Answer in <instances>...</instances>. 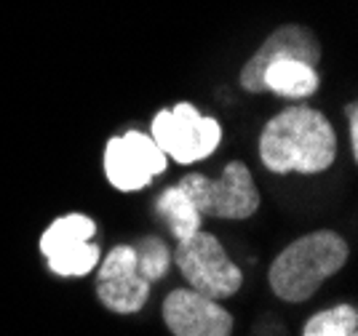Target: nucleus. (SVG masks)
Returning <instances> with one entry per match:
<instances>
[{
	"label": "nucleus",
	"instance_id": "obj_10",
	"mask_svg": "<svg viewBox=\"0 0 358 336\" xmlns=\"http://www.w3.org/2000/svg\"><path fill=\"white\" fill-rule=\"evenodd\" d=\"M302 59L308 64L318 67L321 61V43L313 32L302 24H284L275 32H270L265 43L254 51L249 61L241 70V88L249 94H262V73L273 59Z\"/></svg>",
	"mask_w": 358,
	"mask_h": 336
},
{
	"label": "nucleus",
	"instance_id": "obj_4",
	"mask_svg": "<svg viewBox=\"0 0 358 336\" xmlns=\"http://www.w3.org/2000/svg\"><path fill=\"white\" fill-rule=\"evenodd\" d=\"M179 187L187 192L201 217L211 219H249L259 211V190L249 166L241 161L227 163L220 179L203 174H185Z\"/></svg>",
	"mask_w": 358,
	"mask_h": 336
},
{
	"label": "nucleus",
	"instance_id": "obj_7",
	"mask_svg": "<svg viewBox=\"0 0 358 336\" xmlns=\"http://www.w3.org/2000/svg\"><path fill=\"white\" fill-rule=\"evenodd\" d=\"M169 158L145 131H126L107 139L105 176L120 192H136L148 187L158 174H164Z\"/></svg>",
	"mask_w": 358,
	"mask_h": 336
},
{
	"label": "nucleus",
	"instance_id": "obj_15",
	"mask_svg": "<svg viewBox=\"0 0 358 336\" xmlns=\"http://www.w3.org/2000/svg\"><path fill=\"white\" fill-rule=\"evenodd\" d=\"M345 115H348V131H350V149H353V158H358V110L356 102H350L345 107Z\"/></svg>",
	"mask_w": 358,
	"mask_h": 336
},
{
	"label": "nucleus",
	"instance_id": "obj_11",
	"mask_svg": "<svg viewBox=\"0 0 358 336\" xmlns=\"http://www.w3.org/2000/svg\"><path fill=\"white\" fill-rule=\"evenodd\" d=\"M321 86V75L313 64L302 59H273L262 73V91L284 99H308Z\"/></svg>",
	"mask_w": 358,
	"mask_h": 336
},
{
	"label": "nucleus",
	"instance_id": "obj_8",
	"mask_svg": "<svg viewBox=\"0 0 358 336\" xmlns=\"http://www.w3.org/2000/svg\"><path fill=\"white\" fill-rule=\"evenodd\" d=\"M96 272V296L102 307L118 315H134L148 305L150 283L136 270L134 246L120 243L99 259Z\"/></svg>",
	"mask_w": 358,
	"mask_h": 336
},
{
	"label": "nucleus",
	"instance_id": "obj_5",
	"mask_svg": "<svg viewBox=\"0 0 358 336\" xmlns=\"http://www.w3.org/2000/svg\"><path fill=\"white\" fill-rule=\"evenodd\" d=\"M150 136L166 158H171L179 166H190L206 161L220 147L222 126L217 117L201 115L193 104L179 102L177 107H166L152 117Z\"/></svg>",
	"mask_w": 358,
	"mask_h": 336
},
{
	"label": "nucleus",
	"instance_id": "obj_13",
	"mask_svg": "<svg viewBox=\"0 0 358 336\" xmlns=\"http://www.w3.org/2000/svg\"><path fill=\"white\" fill-rule=\"evenodd\" d=\"M302 336H358V309L345 302L321 309L305 323Z\"/></svg>",
	"mask_w": 358,
	"mask_h": 336
},
{
	"label": "nucleus",
	"instance_id": "obj_14",
	"mask_svg": "<svg viewBox=\"0 0 358 336\" xmlns=\"http://www.w3.org/2000/svg\"><path fill=\"white\" fill-rule=\"evenodd\" d=\"M136 251V270H139V275L152 283V280H161L169 272V267H171V251L166 246L161 238H142L139 243L134 246Z\"/></svg>",
	"mask_w": 358,
	"mask_h": 336
},
{
	"label": "nucleus",
	"instance_id": "obj_9",
	"mask_svg": "<svg viewBox=\"0 0 358 336\" xmlns=\"http://www.w3.org/2000/svg\"><path fill=\"white\" fill-rule=\"evenodd\" d=\"M164 323L171 336H230L233 315L193 288H174L164 302Z\"/></svg>",
	"mask_w": 358,
	"mask_h": 336
},
{
	"label": "nucleus",
	"instance_id": "obj_3",
	"mask_svg": "<svg viewBox=\"0 0 358 336\" xmlns=\"http://www.w3.org/2000/svg\"><path fill=\"white\" fill-rule=\"evenodd\" d=\"M171 259L187 280V288L209 296L214 302H222L227 296H236L243 286V272L230 256L220 238L214 233L198 230L193 238L179 240Z\"/></svg>",
	"mask_w": 358,
	"mask_h": 336
},
{
	"label": "nucleus",
	"instance_id": "obj_2",
	"mask_svg": "<svg viewBox=\"0 0 358 336\" xmlns=\"http://www.w3.org/2000/svg\"><path fill=\"white\" fill-rule=\"evenodd\" d=\"M350 256L348 240L334 230H315L292 240L268 270L270 291L281 302H308Z\"/></svg>",
	"mask_w": 358,
	"mask_h": 336
},
{
	"label": "nucleus",
	"instance_id": "obj_12",
	"mask_svg": "<svg viewBox=\"0 0 358 336\" xmlns=\"http://www.w3.org/2000/svg\"><path fill=\"white\" fill-rule=\"evenodd\" d=\"M155 208H158V214L166 219V224L171 227V233L174 238L179 240H187V238H193L198 230H201V221L203 217L198 214V208L193 205V200L187 198V192L182 190L179 184L174 187H169L158 195V200H155Z\"/></svg>",
	"mask_w": 358,
	"mask_h": 336
},
{
	"label": "nucleus",
	"instance_id": "obj_1",
	"mask_svg": "<svg viewBox=\"0 0 358 336\" xmlns=\"http://www.w3.org/2000/svg\"><path fill=\"white\" fill-rule=\"evenodd\" d=\"M337 158L329 117L308 104L286 107L259 133V161L273 174H324Z\"/></svg>",
	"mask_w": 358,
	"mask_h": 336
},
{
	"label": "nucleus",
	"instance_id": "obj_6",
	"mask_svg": "<svg viewBox=\"0 0 358 336\" xmlns=\"http://www.w3.org/2000/svg\"><path fill=\"white\" fill-rule=\"evenodd\" d=\"M96 235V221L86 214H64L54 219L41 235V254L54 275L83 278L102 259V249L91 243Z\"/></svg>",
	"mask_w": 358,
	"mask_h": 336
}]
</instances>
